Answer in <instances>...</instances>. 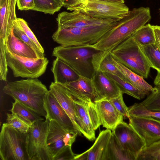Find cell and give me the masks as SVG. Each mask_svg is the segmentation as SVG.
Segmentation results:
<instances>
[{"label":"cell","mask_w":160,"mask_h":160,"mask_svg":"<svg viewBox=\"0 0 160 160\" xmlns=\"http://www.w3.org/2000/svg\"><path fill=\"white\" fill-rule=\"evenodd\" d=\"M159 12H160V8L159 9Z\"/></svg>","instance_id":"obj_47"},{"label":"cell","mask_w":160,"mask_h":160,"mask_svg":"<svg viewBox=\"0 0 160 160\" xmlns=\"http://www.w3.org/2000/svg\"><path fill=\"white\" fill-rule=\"evenodd\" d=\"M26 133L7 123L2 124L0 133V158L2 160H28L25 148Z\"/></svg>","instance_id":"obj_6"},{"label":"cell","mask_w":160,"mask_h":160,"mask_svg":"<svg viewBox=\"0 0 160 160\" xmlns=\"http://www.w3.org/2000/svg\"><path fill=\"white\" fill-rule=\"evenodd\" d=\"M6 55L8 66L15 78H38L45 72L49 63L45 57L32 59L13 54L6 50Z\"/></svg>","instance_id":"obj_9"},{"label":"cell","mask_w":160,"mask_h":160,"mask_svg":"<svg viewBox=\"0 0 160 160\" xmlns=\"http://www.w3.org/2000/svg\"><path fill=\"white\" fill-rule=\"evenodd\" d=\"M122 146L136 158L145 147V142L139 135L128 124L123 121L112 131Z\"/></svg>","instance_id":"obj_12"},{"label":"cell","mask_w":160,"mask_h":160,"mask_svg":"<svg viewBox=\"0 0 160 160\" xmlns=\"http://www.w3.org/2000/svg\"><path fill=\"white\" fill-rule=\"evenodd\" d=\"M102 1L115 2H120L122 3H124V0H97Z\"/></svg>","instance_id":"obj_45"},{"label":"cell","mask_w":160,"mask_h":160,"mask_svg":"<svg viewBox=\"0 0 160 160\" xmlns=\"http://www.w3.org/2000/svg\"><path fill=\"white\" fill-rule=\"evenodd\" d=\"M140 47L151 68L160 73V49L156 43Z\"/></svg>","instance_id":"obj_27"},{"label":"cell","mask_w":160,"mask_h":160,"mask_svg":"<svg viewBox=\"0 0 160 160\" xmlns=\"http://www.w3.org/2000/svg\"><path fill=\"white\" fill-rule=\"evenodd\" d=\"M46 119L53 120L68 130H76L69 116L49 91L44 99Z\"/></svg>","instance_id":"obj_14"},{"label":"cell","mask_w":160,"mask_h":160,"mask_svg":"<svg viewBox=\"0 0 160 160\" xmlns=\"http://www.w3.org/2000/svg\"><path fill=\"white\" fill-rule=\"evenodd\" d=\"M60 0L62 3H63V5H64V3L65 1V0Z\"/></svg>","instance_id":"obj_46"},{"label":"cell","mask_w":160,"mask_h":160,"mask_svg":"<svg viewBox=\"0 0 160 160\" xmlns=\"http://www.w3.org/2000/svg\"><path fill=\"white\" fill-rule=\"evenodd\" d=\"M13 31L15 35L31 47L36 53L38 58H44V54L41 53L35 44L26 34L19 23L16 20L14 23Z\"/></svg>","instance_id":"obj_34"},{"label":"cell","mask_w":160,"mask_h":160,"mask_svg":"<svg viewBox=\"0 0 160 160\" xmlns=\"http://www.w3.org/2000/svg\"><path fill=\"white\" fill-rule=\"evenodd\" d=\"M51 70L56 83L64 84L77 80L79 76L67 64L57 58L52 62Z\"/></svg>","instance_id":"obj_21"},{"label":"cell","mask_w":160,"mask_h":160,"mask_svg":"<svg viewBox=\"0 0 160 160\" xmlns=\"http://www.w3.org/2000/svg\"><path fill=\"white\" fill-rule=\"evenodd\" d=\"M17 21L29 39L37 46L40 52L44 54V49L36 36L28 26L27 22L23 19L17 18Z\"/></svg>","instance_id":"obj_37"},{"label":"cell","mask_w":160,"mask_h":160,"mask_svg":"<svg viewBox=\"0 0 160 160\" xmlns=\"http://www.w3.org/2000/svg\"><path fill=\"white\" fill-rule=\"evenodd\" d=\"M98 51L88 45H60L54 48L52 56L66 63L79 75L92 78L95 72L92 58Z\"/></svg>","instance_id":"obj_4"},{"label":"cell","mask_w":160,"mask_h":160,"mask_svg":"<svg viewBox=\"0 0 160 160\" xmlns=\"http://www.w3.org/2000/svg\"><path fill=\"white\" fill-rule=\"evenodd\" d=\"M83 0H65L63 7L71 11L72 8L81 4Z\"/></svg>","instance_id":"obj_41"},{"label":"cell","mask_w":160,"mask_h":160,"mask_svg":"<svg viewBox=\"0 0 160 160\" xmlns=\"http://www.w3.org/2000/svg\"><path fill=\"white\" fill-rule=\"evenodd\" d=\"M136 160H160V140L145 147L139 152Z\"/></svg>","instance_id":"obj_33"},{"label":"cell","mask_w":160,"mask_h":160,"mask_svg":"<svg viewBox=\"0 0 160 160\" xmlns=\"http://www.w3.org/2000/svg\"><path fill=\"white\" fill-rule=\"evenodd\" d=\"M7 116L6 123L23 133H27L32 124L17 113H7Z\"/></svg>","instance_id":"obj_31"},{"label":"cell","mask_w":160,"mask_h":160,"mask_svg":"<svg viewBox=\"0 0 160 160\" xmlns=\"http://www.w3.org/2000/svg\"><path fill=\"white\" fill-rule=\"evenodd\" d=\"M75 155L72 150L71 146H68L62 150L53 160H74Z\"/></svg>","instance_id":"obj_39"},{"label":"cell","mask_w":160,"mask_h":160,"mask_svg":"<svg viewBox=\"0 0 160 160\" xmlns=\"http://www.w3.org/2000/svg\"><path fill=\"white\" fill-rule=\"evenodd\" d=\"M103 160H136V158L120 144L112 133L106 150Z\"/></svg>","instance_id":"obj_25"},{"label":"cell","mask_w":160,"mask_h":160,"mask_svg":"<svg viewBox=\"0 0 160 160\" xmlns=\"http://www.w3.org/2000/svg\"><path fill=\"white\" fill-rule=\"evenodd\" d=\"M78 11L92 18L119 21L129 12L124 3L97 0H84L72 10Z\"/></svg>","instance_id":"obj_8"},{"label":"cell","mask_w":160,"mask_h":160,"mask_svg":"<svg viewBox=\"0 0 160 160\" xmlns=\"http://www.w3.org/2000/svg\"><path fill=\"white\" fill-rule=\"evenodd\" d=\"M112 133L107 129L100 133L93 145L87 150V160H103L104 155Z\"/></svg>","instance_id":"obj_24"},{"label":"cell","mask_w":160,"mask_h":160,"mask_svg":"<svg viewBox=\"0 0 160 160\" xmlns=\"http://www.w3.org/2000/svg\"><path fill=\"white\" fill-rule=\"evenodd\" d=\"M49 88V91L69 116L78 131L74 104L70 92L62 84L54 82L51 83Z\"/></svg>","instance_id":"obj_18"},{"label":"cell","mask_w":160,"mask_h":160,"mask_svg":"<svg viewBox=\"0 0 160 160\" xmlns=\"http://www.w3.org/2000/svg\"><path fill=\"white\" fill-rule=\"evenodd\" d=\"M156 39V42L160 49V26L152 25Z\"/></svg>","instance_id":"obj_42"},{"label":"cell","mask_w":160,"mask_h":160,"mask_svg":"<svg viewBox=\"0 0 160 160\" xmlns=\"http://www.w3.org/2000/svg\"><path fill=\"white\" fill-rule=\"evenodd\" d=\"M35 7L32 10L53 15L59 11L63 3L59 0H34Z\"/></svg>","instance_id":"obj_30"},{"label":"cell","mask_w":160,"mask_h":160,"mask_svg":"<svg viewBox=\"0 0 160 160\" xmlns=\"http://www.w3.org/2000/svg\"><path fill=\"white\" fill-rule=\"evenodd\" d=\"M105 72L115 82L120 92L123 94H127L138 100L142 99L145 96V95L130 82L125 81L112 74Z\"/></svg>","instance_id":"obj_28"},{"label":"cell","mask_w":160,"mask_h":160,"mask_svg":"<svg viewBox=\"0 0 160 160\" xmlns=\"http://www.w3.org/2000/svg\"><path fill=\"white\" fill-rule=\"evenodd\" d=\"M111 56L123 65L143 78H147L151 67L140 46L132 36L113 48Z\"/></svg>","instance_id":"obj_5"},{"label":"cell","mask_w":160,"mask_h":160,"mask_svg":"<svg viewBox=\"0 0 160 160\" xmlns=\"http://www.w3.org/2000/svg\"><path fill=\"white\" fill-rule=\"evenodd\" d=\"M139 103L148 110L160 111V85L153 88L146 98Z\"/></svg>","instance_id":"obj_32"},{"label":"cell","mask_w":160,"mask_h":160,"mask_svg":"<svg viewBox=\"0 0 160 160\" xmlns=\"http://www.w3.org/2000/svg\"><path fill=\"white\" fill-rule=\"evenodd\" d=\"M129 124L143 140L146 147L160 140V119L151 117L130 116Z\"/></svg>","instance_id":"obj_11"},{"label":"cell","mask_w":160,"mask_h":160,"mask_svg":"<svg viewBox=\"0 0 160 160\" xmlns=\"http://www.w3.org/2000/svg\"><path fill=\"white\" fill-rule=\"evenodd\" d=\"M10 111L12 113L18 114L32 123L44 120L42 116L35 111L17 100H15L12 103V108Z\"/></svg>","instance_id":"obj_29"},{"label":"cell","mask_w":160,"mask_h":160,"mask_svg":"<svg viewBox=\"0 0 160 160\" xmlns=\"http://www.w3.org/2000/svg\"><path fill=\"white\" fill-rule=\"evenodd\" d=\"M128 108L130 116L151 117L160 119V111L148 110L139 103H135Z\"/></svg>","instance_id":"obj_35"},{"label":"cell","mask_w":160,"mask_h":160,"mask_svg":"<svg viewBox=\"0 0 160 160\" xmlns=\"http://www.w3.org/2000/svg\"><path fill=\"white\" fill-rule=\"evenodd\" d=\"M88 156V152L86 151L82 154H75L74 160H87Z\"/></svg>","instance_id":"obj_43"},{"label":"cell","mask_w":160,"mask_h":160,"mask_svg":"<svg viewBox=\"0 0 160 160\" xmlns=\"http://www.w3.org/2000/svg\"><path fill=\"white\" fill-rule=\"evenodd\" d=\"M2 90L15 100L31 108L40 116L46 117L44 99L49 90L38 78H28L10 82L4 86Z\"/></svg>","instance_id":"obj_2"},{"label":"cell","mask_w":160,"mask_h":160,"mask_svg":"<svg viewBox=\"0 0 160 160\" xmlns=\"http://www.w3.org/2000/svg\"><path fill=\"white\" fill-rule=\"evenodd\" d=\"M154 84L155 85H160V73L158 72L154 80Z\"/></svg>","instance_id":"obj_44"},{"label":"cell","mask_w":160,"mask_h":160,"mask_svg":"<svg viewBox=\"0 0 160 160\" xmlns=\"http://www.w3.org/2000/svg\"><path fill=\"white\" fill-rule=\"evenodd\" d=\"M122 95L123 93L120 92L118 96L108 100L121 114L124 117L129 118L130 115L128 112V108L124 102Z\"/></svg>","instance_id":"obj_38"},{"label":"cell","mask_w":160,"mask_h":160,"mask_svg":"<svg viewBox=\"0 0 160 160\" xmlns=\"http://www.w3.org/2000/svg\"><path fill=\"white\" fill-rule=\"evenodd\" d=\"M118 21L110 20L87 27L58 29L52 38L62 47L90 45L96 43Z\"/></svg>","instance_id":"obj_3"},{"label":"cell","mask_w":160,"mask_h":160,"mask_svg":"<svg viewBox=\"0 0 160 160\" xmlns=\"http://www.w3.org/2000/svg\"><path fill=\"white\" fill-rule=\"evenodd\" d=\"M6 50L12 54L21 57L32 59L38 58L31 47L15 35L13 28L8 38Z\"/></svg>","instance_id":"obj_22"},{"label":"cell","mask_w":160,"mask_h":160,"mask_svg":"<svg viewBox=\"0 0 160 160\" xmlns=\"http://www.w3.org/2000/svg\"><path fill=\"white\" fill-rule=\"evenodd\" d=\"M56 20L58 29L96 25L110 20L93 18L77 10L62 12L58 14Z\"/></svg>","instance_id":"obj_13"},{"label":"cell","mask_w":160,"mask_h":160,"mask_svg":"<svg viewBox=\"0 0 160 160\" xmlns=\"http://www.w3.org/2000/svg\"><path fill=\"white\" fill-rule=\"evenodd\" d=\"M111 57L114 64L130 83L145 95H148L150 93L153 87L147 82L143 78L116 60L112 56Z\"/></svg>","instance_id":"obj_23"},{"label":"cell","mask_w":160,"mask_h":160,"mask_svg":"<svg viewBox=\"0 0 160 160\" xmlns=\"http://www.w3.org/2000/svg\"><path fill=\"white\" fill-rule=\"evenodd\" d=\"M111 50L98 51L93 55L92 63L95 71L110 73L129 82L114 64L110 53Z\"/></svg>","instance_id":"obj_19"},{"label":"cell","mask_w":160,"mask_h":160,"mask_svg":"<svg viewBox=\"0 0 160 160\" xmlns=\"http://www.w3.org/2000/svg\"><path fill=\"white\" fill-rule=\"evenodd\" d=\"M94 102L103 127L112 131L118 124L123 121L124 117L109 100L101 99Z\"/></svg>","instance_id":"obj_16"},{"label":"cell","mask_w":160,"mask_h":160,"mask_svg":"<svg viewBox=\"0 0 160 160\" xmlns=\"http://www.w3.org/2000/svg\"><path fill=\"white\" fill-rule=\"evenodd\" d=\"M6 55V45L0 41V80L6 82L8 72Z\"/></svg>","instance_id":"obj_36"},{"label":"cell","mask_w":160,"mask_h":160,"mask_svg":"<svg viewBox=\"0 0 160 160\" xmlns=\"http://www.w3.org/2000/svg\"><path fill=\"white\" fill-rule=\"evenodd\" d=\"M136 42L143 46L153 44L156 39L152 25L145 24L135 32L132 36Z\"/></svg>","instance_id":"obj_26"},{"label":"cell","mask_w":160,"mask_h":160,"mask_svg":"<svg viewBox=\"0 0 160 160\" xmlns=\"http://www.w3.org/2000/svg\"><path fill=\"white\" fill-rule=\"evenodd\" d=\"M16 3L17 0H0V40L6 45L17 18Z\"/></svg>","instance_id":"obj_15"},{"label":"cell","mask_w":160,"mask_h":160,"mask_svg":"<svg viewBox=\"0 0 160 160\" xmlns=\"http://www.w3.org/2000/svg\"><path fill=\"white\" fill-rule=\"evenodd\" d=\"M70 91L90 99L95 102L98 97L92 78L79 75L76 80L62 84Z\"/></svg>","instance_id":"obj_20"},{"label":"cell","mask_w":160,"mask_h":160,"mask_svg":"<svg viewBox=\"0 0 160 160\" xmlns=\"http://www.w3.org/2000/svg\"><path fill=\"white\" fill-rule=\"evenodd\" d=\"M92 78L97 94V101L110 99L118 96L120 92L115 82L105 72L95 71Z\"/></svg>","instance_id":"obj_17"},{"label":"cell","mask_w":160,"mask_h":160,"mask_svg":"<svg viewBox=\"0 0 160 160\" xmlns=\"http://www.w3.org/2000/svg\"><path fill=\"white\" fill-rule=\"evenodd\" d=\"M149 8H134L94 44L88 45L98 51L112 50L145 25L151 19Z\"/></svg>","instance_id":"obj_1"},{"label":"cell","mask_w":160,"mask_h":160,"mask_svg":"<svg viewBox=\"0 0 160 160\" xmlns=\"http://www.w3.org/2000/svg\"><path fill=\"white\" fill-rule=\"evenodd\" d=\"M78 134L76 130L66 129L57 122L49 120L46 145L53 158L63 148L72 146Z\"/></svg>","instance_id":"obj_10"},{"label":"cell","mask_w":160,"mask_h":160,"mask_svg":"<svg viewBox=\"0 0 160 160\" xmlns=\"http://www.w3.org/2000/svg\"><path fill=\"white\" fill-rule=\"evenodd\" d=\"M18 9L20 10H32L35 7L34 0H17Z\"/></svg>","instance_id":"obj_40"},{"label":"cell","mask_w":160,"mask_h":160,"mask_svg":"<svg viewBox=\"0 0 160 160\" xmlns=\"http://www.w3.org/2000/svg\"><path fill=\"white\" fill-rule=\"evenodd\" d=\"M49 120L34 122L26 133L25 148L28 160H52L46 145Z\"/></svg>","instance_id":"obj_7"}]
</instances>
